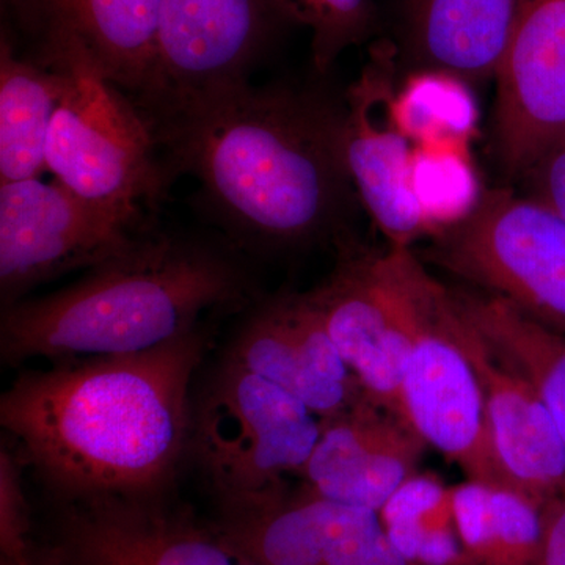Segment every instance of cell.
Instances as JSON below:
<instances>
[{
  "mask_svg": "<svg viewBox=\"0 0 565 565\" xmlns=\"http://www.w3.org/2000/svg\"><path fill=\"white\" fill-rule=\"evenodd\" d=\"M211 341L202 323L150 351L28 371L2 394L0 424L71 503L158 498L191 434L189 394Z\"/></svg>",
  "mask_w": 565,
  "mask_h": 565,
  "instance_id": "1",
  "label": "cell"
},
{
  "mask_svg": "<svg viewBox=\"0 0 565 565\" xmlns=\"http://www.w3.org/2000/svg\"><path fill=\"white\" fill-rule=\"evenodd\" d=\"M344 122L345 104L321 88L247 84L151 125L234 234L285 248L344 241L359 200Z\"/></svg>",
  "mask_w": 565,
  "mask_h": 565,
  "instance_id": "2",
  "label": "cell"
},
{
  "mask_svg": "<svg viewBox=\"0 0 565 565\" xmlns=\"http://www.w3.org/2000/svg\"><path fill=\"white\" fill-rule=\"evenodd\" d=\"M248 296L247 274L230 253L148 230L68 288L3 308L0 352L20 364L150 351Z\"/></svg>",
  "mask_w": 565,
  "mask_h": 565,
  "instance_id": "3",
  "label": "cell"
},
{
  "mask_svg": "<svg viewBox=\"0 0 565 565\" xmlns=\"http://www.w3.org/2000/svg\"><path fill=\"white\" fill-rule=\"evenodd\" d=\"M382 259L411 334L401 386L405 419L468 481L519 493L498 457L481 384L457 334L455 292L411 247H390Z\"/></svg>",
  "mask_w": 565,
  "mask_h": 565,
  "instance_id": "4",
  "label": "cell"
},
{
  "mask_svg": "<svg viewBox=\"0 0 565 565\" xmlns=\"http://www.w3.org/2000/svg\"><path fill=\"white\" fill-rule=\"evenodd\" d=\"M40 58L63 76L47 170L81 199L145 221L167 178L150 118L74 44L40 43Z\"/></svg>",
  "mask_w": 565,
  "mask_h": 565,
  "instance_id": "5",
  "label": "cell"
},
{
  "mask_svg": "<svg viewBox=\"0 0 565 565\" xmlns=\"http://www.w3.org/2000/svg\"><path fill=\"white\" fill-rule=\"evenodd\" d=\"M321 429L302 401L225 359L200 397L191 433L223 511H239L285 494L286 476L302 473Z\"/></svg>",
  "mask_w": 565,
  "mask_h": 565,
  "instance_id": "6",
  "label": "cell"
},
{
  "mask_svg": "<svg viewBox=\"0 0 565 565\" xmlns=\"http://www.w3.org/2000/svg\"><path fill=\"white\" fill-rule=\"evenodd\" d=\"M438 266L565 334V222L508 189L482 192L470 215L435 236Z\"/></svg>",
  "mask_w": 565,
  "mask_h": 565,
  "instance_id": "7",
  "label": "cell"
},
{
  "mask_svg": "<svg viewBox=\"0 0 565 565\" xmlns=\"http://www.w3.org/2000/svg\"><path fill=\"white\" fill-rule=\"evenodd\" d=\"M145 221L81 199L61 181L0 184L3 308L41 282L90 270L147 233Z\"/></svg>",
  "mask_w": 565,
  "mask_h": 565,
  "instance_id": "8",
  "label": "cell"
},
{
  "mask_svg": "<svg viewBox=\"0 0 565 565\" xmlns=\"http://www.w3.org/2000/svg\"><path fill=\"white\" fill-rule=\"evenodd\" d=\"M278 21L273 0H161L154 79L136 103L154 122L250 84Z\"/></svg>",
  "mask_w": 565,
  "mask_h": 565,
  "instance_id": "9",
  "label": "cell"
},
{
  "mask_svg": "<svg viewBox=\"0 0 565 565\" xmlns=\"http://www.w3.org/2000/svg\"><path fill=\"white\" fill-rule=\"evenodd\" d=\"M218 530L237 555L259 565H423L397 548L379 512L308 489L223 512Z\"/></svg>",
  "mask_w": 565,
  "mask_h": 565,
  "instance_id": "10",
  "label": "cell"
},
{
  "mask_svg": "<svg viewBox=\"0 0 565 565\" xmlns=\"http://www.w3.org/2000/svg\"><path fill=\"white\" fill-rule=\"evenodd\" d=\"M494 77L498 156L522 177L565 137V0H523Z\"/></svg>",
  "mask_w": 565,
  "mask_h": 565,
  "instance_id": "11",
  "label": "cell"
},
{
  "mask_svg": "<svg viewBox=\"0 0 565 565\" xmlns=\"http://www.w3.org/2000/svg\"><path fill=\"white\" fill-rule=\"evenodd\" d=\"M394 51L382 44L345 93L344 154L360 203L390 247H411L430 228L415 195V148L394 120Z\"/></svg>",
  "mask_w": 565,
  "mask_h": 565,
  "instance_id": "12",
  "label": "cell"
},
{
  "mask_svg": "<svg viewBox=\"0 0 565 565\" xmlns=\"http://www.w3.org/2000/svg\"><path fill=\"white\" fill-rule=\"evenodd\" d=\"M332 277L308 292L327 332L371 403L404 416L403 374L411 334L382 255L341 243Z\"/></svg>",
  "mask_w": 565,
  "mask_h": 565,
  "instance_id": "13",
  "label": "cell"
},
{
  "mask_svg": "<svg viewBox=\"0 0 565 565\" xmlns=\"http://www.w3.org/2000/svg\"><path fill=\"white\" fill-rule=\"evenodd\" d=\"M225 359L291 393L321 419L343 414L366 397L308 292L262 305Z\"/></svg>",
  "mask_w": 565,
  "mask_h": 565,
  "instance_id": "14",
  "label": "cell"
},
{
  "mask_svg": "<svg viewBox=\"0 0 565 565\" xmlns=\"http://www.w3.org/2000/svg\"><path fill=\"white\" fill-rule=\"evenodd\" d=\"M58 565H236L218 527L166 514L158 498L76 504L54 553Z\"/></svg>",
  "mask_w": 565,
  "mask_h": 565,
  "instance_id": "15",
  "label": "cell"
},
{
  "mask_svg": "<svg viewBox=\"0 0 565 565\" xmlns=\"http://www.w3.org/2000/svg\"><path fill=\"white\" fill-rule=\"evenodd\" d=\"M427 446L407 419L363 397L322 419L321 437L299 476L326 500L379 512L418 473Z\"/></svg>",
  "mask_w": 565,
  "mask_h": 565,
  "instance_id": "16",
  "label": "cell"
},
{
  "mask_svg": "<svg viewBox=\"0 0 565 565\" xmlns=\"http://www.w3.org/2000/svg\"><path fill=\"white\" fill-rule=\"evenodd\" d=\"M457 334L478 375L494 448L516 492L539 509L565 498V445L544 401L525 375L492 351L460 305Z\"/></svg>",
  "mask_w": 565,
  "mask_h": 565,
  "instance_id": "17",
  "label": "cell"
},
{
  "mask_svg": "<svg viewBox=\"0 0 565 565\" xmlns=\"http://www.w3.org/2000/svg\"><path fill=\"white\" fill-rule=\"evenodd\" d=\"M40 43L65 41L139 102L158 65L161 0H14Z\"/></svg>",
  "mask_w": 565,
  "mask_h": 565,
  "instance_id": "18",
  "label": "cell"
},
{
  "mask_svg": "<svg viewBox=\"0 0 565 565\" xmlns=\"http://www.w3.org/2000/svg\"><path fill=\"white\" fill-rule=\"evenodd\" d=\"M407 50L424 70L479 82L497 74L523 0H401Z\"/></svg>",
  "mask_w": 565,
  "mask_h": 565,
  "instance_id": "19",
  "label": "cell"
},
{
  "mask_svg": "<svg viewBox=\"0 0 565 565\" xmlns=\"http://www.w3.org/2000/svg\"><path fill=\"white\" fill-rule=\"evenodd\" d=\"M61 71L41 58L20 57L10 40L0 47V184L40 178L61 104Z\"/></svg>",
  "mask_w": 565,
  "mask_h": 565,
  "instance_id": "20",
  "label": "cell"
},
{
  "mask_svg": "<svg viewBox=\"0 0 565 565\" xmlns=\"http://www.w3.org/2000/svg\"><path fill=\"white\" fill-rule=\"evenodd\" d=\"M455 294L492 351L533 384L565 445V334L534 322L492 294Z\"/></svg>",
  "mask_w": 565,
  "mask_h": 565,
  "instance_id": "21",
  "label": "cell"
},
{
  "mask_svg": "<svg viewBox=\"0 0 565 565\" xmlns=\"http://www.w3.org/2000/svg\"><path fill=\"white\" fill-rule=\"evenodd\" d=\"M463 565H535L542 514L522 494L467 481L455 487Z\"/></svg>",
  "mask_w": 565,
  "mask_h": 565,
  "instance_id": "22",
  "label": "cell"
},
{
  "mask_svg": "<svg viewBox=\"0 0 565 565\" xmlns=\"http://www.w3.org/2000/svg\"><path fill=\"white\" fill-rule=\"evenodd\" d=\"M397 548L423 565H463L457 531L455 487L435 475L416 473L379 511Z\"/></svg>",
  "mask_w": 565,
  "mask_h": 565,
  "instance_id": "23",
  "label": "cell"
},
{
  "mask_svg": "<svg viewBox=\"0 0 565 565\" xmlns=\"http://www.w3.org/2000/svg\"><path fill=\"white\" fill-rule=\"evenodd\" d=\"M393 115L405 137L418 143H467L478 125V107L468 82L444 71L424 70L411 77L394 96Z\"/></svg>",
  "mask_w": 565,
  "mask_h": 565,
  "instance_id": "24",
  "label": "cell"
},
{
  "mask_svg": "<svg viewBox=\"0 0 565 565\" xmlns=\"http://www.w3.org/2000/svg\"><path fill=\"white\" fill-rule=\"evenodd\" d=\"M414 189L433 236L470 215L482 192L467 143H419L414 154Z\"/></svg>",
  "mask_w": 565,
  "mask_h": 565,
  "instance_id": "25",
  "label": "cell"
},
{
  "mask_svg": "<svg viewBox=\"0 0 565 565\" xmlns=\"http://www.w3.org/2000/svg\"><path fill=\"white\" fill-rule=\"evenodd\" d=\"M282 20L310 29L319 73L332 68L344 51L373 32V0H273Z\"/></svg>",
  "mask_w": 565,
  "mask_h": 565,
  "instance_id": "26",
  "label": "cell"
},
{
  "mask_svg": "<svg viewBox=\"0 0 565 565\" xmlns=\"http://www.w3.org/2000/svg\"><path fill=\"white\" fill-rule=\"evenodd\" d=\"M21 460L10 449L0 452V550L2 557L31 559L28 550V503L22 489Z\"/></svg>",
  "mask_w": 565,
  "mask_h": 565,
  "instance_id": "27",
  "label": "cell"
},
{
  "mask_svg": "<svg viewBox=\"0 0 565 565\" xmlns=\"http://www.w3.org/2000/svg\"><path fill=\"white\" fill-rule=\"evenodd\" d=\"M527 199L565 222V137L546 148L522 174Z\"/></svg>",
  "mask_w": 565,
  "mask_h": 565,
  "instance_id": "28",
  "label": "cell"
},
{
  "mask_svg": "<svg viewBox=\"0 0 565 565\" xmlns=\"http://www.w3.org/2000/svg\"><path fill=\"white\" fill-rule=\"evenodd\" d=\"M542 541L535 565H565V498L541 509Z\"/></svg>",
  "mask_w": 565,
  "mask_h": 565,
  "instance_id": "29",
  "label": "cell"
},
{
  "mask_svg": "<svg viewBox=\"0 0 565 565\" xmlns=\"http://www.w3.org/2000/svg\"><path fill=\"white\" fill-rule=\"evenodd\" d=\"M0 565H33L31 559L28 561H14V559H7V557H2L0 559Z\"/></svg>",
  "mask_w": 565,
  "mask_h": 565,
  "instance_id": "30",
  "label": "cell"
},
{
  "mask_svg": "<svg viewBox=\"0 0 565 565\" xmlns=\"http://www.w3.org/2000/svg\"><path fill=\"white\" fill-rule=\"evenodd\" d=\"M236 565H259V564L253 563V561L247 559V557L239 556V561H237Z\"/></svg>",
  "mask_w": 565,
  "mask_h": 565,
  "instance_id": "31",
  "label": "cell"
}]
</instances>
